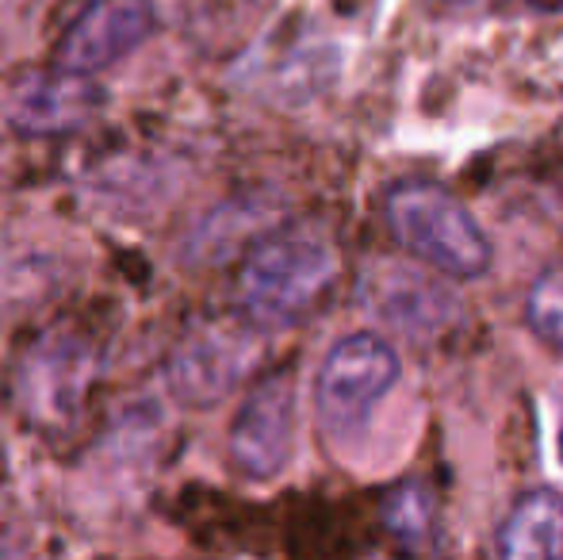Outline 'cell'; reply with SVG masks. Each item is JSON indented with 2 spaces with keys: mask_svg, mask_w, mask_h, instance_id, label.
<instances>
[{
  "mask_svg": "<svg viewBox=\"0 0 563 560\" xmlns=\"http://www.w3.org/2000/svg\"><path fill=\"white\" fill-rule=\"evenodd\" d=\"M338 281V250L327 231L291 223L273 231L245 254L238 270V311L257 330H284L322 304Z\"/></svg>",
  "mask_w": 563,
  "mask_h": 560,
  "instance_id": "cell-1",
  "label": "cell"
},
{
  "mask_svg": "<svg viewBox=\"0 0 563 560\" xmlns=\"http://www.w3.org/2000/svg\"><path fill=\"white\" fill-rule=\"evenodd\" d=\"M384 216L395 242L452 281H475L490 270V242L475 216L445 185L410 177L387 188Z\"/></svg>",
  "mask_w": 563,
  "mask_h": 560,
  "instance_id": "cell-2",
  "label": "cell"
},
{
  "mask_svg": "<svg viewBox=\"0 0 563 560\" xmlns=\"http://www.w3.org/2000/svg\"><path fill=\"white\" fill-rule=\"evenodd\" d=\"M399 381V353L379 334H349L327 353L314 381V407L327 438L349 441Z\"/></svg>",
  "mask_w": 563,
  "mask_h": 560,
  "instance_id": "cell-3",
  "label": "cell"
},
{
  "mask_svg": "<svg viewBox=\"0 0 563 560\" xmlns=\"http://www.w3.org/2000/svg\"><path fill=\"white\" fill-rule=\"evenodd\" d=\"M92 376H97L92 342L58 327L27 345L15 369V396L38 430H66L81 415Z\"/></svg>",
  "mask_w": 563,
  "mask_h": 560,
  "instance_id": "cell-4",
  "label": "cell"
},
{
  "mask_svg": "<svg viewBox=\"0 0 563 560\" xmlns=\"http://www.w3.org/2000/svg\"><path fill=\"white\" fill-rule=\"evenodd\" d=\"M257 327L250 322H208L192 330L169 358V388L180 404L211 407L250 376L257 361Z\"/></svg>",
  "mask_w": 563,
  "mask_h": 560,
  "instance_id": "cell-5",
  "label": "cell"
},
{
  "mask_svg": "<svg viewBox=\"0 0 563 560\" xmlns=\"http://www.w3.org/2000/svg\"><path fill=\"white\" fill-rule=\"evenodd\" d=\"M296 449V373L280 369L257 381L230 422V461L242 476L273 480Z\"/></svg>",
  "mask_w": 563,
  "mask_h": 560,
  "instance_id": "cell-6",
  "label": "cell"
},
{
  "mask_svg": "<svg viewBox=\"0 0 563 560\" xmlns=\"http://www.w3.org/2000/svg\"><path fill=\"white\" fill-rule=\"evenodd\" d=\"M157 28L154 0H92L54 46V66L97 77L134 54Z\"/></svg>",
  "mask_w": 563,
  "mask_h": 560,
  "instance_id": "cell-7",
  "label": "cell"
},
{
  "mask_svg": "<svg viewBox=\"0 0 563 560\" xmlns=\"http://www.w3.org/2000/svg\"><path fill=\"white\" fill-rule=\"evenodd\" d=\"M104 108V89L85 74L43 69L27 74L8 89L4 116L20 135H74L97 120Z\"/></svg>",
  "mask_w": 563,
  "mask_h": 560,
  "instance_id": "cell-8",
  "label": "cell"
},
{
  "mask_svg": "<svg viewBox=\"0 0 563 560\" xmlns=\"http://www.w3.org/2000/svg\"><path fill=\"white\" fill-rule=\"evenodd\" d=\"M364 299L379 319L410 338L438 334L456 311V296L449 288H441L426 273L407 270V265H384L376 277L364 281Z\"/></svg>",
  "mask_w": 563,
  "mask_h": 560,
  "instance_id": "cell-9",
  "label": "cell"
},
{
  "mask_svg": "<svg viewBox=\"0 0 563 560\" xmlns=\"http://www.w3.org/2000/svg\"><path fill=\"white\" fill-rule=\"evenodd\" d=\"M498 553L506 560L563 557V499L556 492H529L498 526Z\"/></svg>",
  "mask_w": 563,
  "mask_h": 560,
  "instance_id": "cell-10",
  "label": "cell"
},
{
  "mask_svg": "<svg viewBox=\"0 0 563 560\" xmlns=\"http://www.w3.org/2000/svg\"><path fill=\"white\" fill-rule=\"evenodd\" d=\"M379 515H384L387 538L399 549H407V553L433 549V538H438V503H433V495L418 480L391 487L384 495V503H379Z\"/></svg>",
  "mask_w": 563,
  "mask_h": 560,
  "instance_id": "cell-11",
  "label": "cell"
},
{
  "mask_svg": "<svg viewBox=\"0 0 563 560\" xmlns=\"http://www.w3.org/2000/svg\"><path fill=\"white\" fill-rule=\"evenodd\" d=\"M526 319L537 338L563 350V270H549L537 277L526 299Z\"/></svg>",
  "mask_w": 563,
  "mask_h": 560,
  "instance_id": "cell-12",
  "label": "cell"
},
{
  "mask_svg": "<svg viewBox=\"0 0 563 560\" xmlns=\"http://www.w3.org/2000/svg\"><path fill=\"white\" fill-rule=\"evenodd\" d=\"M426 4H433V8H460V4H467V0H426Z\"/></svg>",
  "mask_w": 563,
  "mask_h": 560,
  "instance_id": "cell-13",
  "label": "cell"
},
{
  "mask_svg": "<svg viewBox=\"0 0 563 560\" xmlns=\"http://www.w3.org/2000/svg\"><path fill=\"white\" fill-rule=\"evenodd\" d=\"M560 457H563V430H560Z\"/></svg>",
  "mask_w": 563,
  "mask_h": 560,
  "instance_id": "cell-14",
  "label": "cell"
}]
</instances>
